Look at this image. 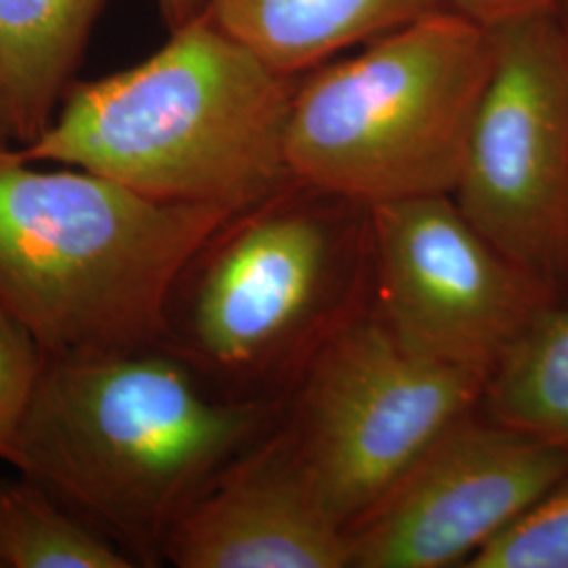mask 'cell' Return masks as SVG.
<instances>
[{"label":"cell","mask_w":568,"mask_h":568,"mask_svg":"<svg viewBox=\"0 0 568 568\" xmlns=\"http://www.w3.org/2000/svg\"><path fill=\"white\" fill-rule=\"evenodd\" d=\"M453 194L487 241L568 302V23L546 2L497 23Z\"/></svg>","instance_id":"5"},{"label":"cell","mask_w":568,"mask_h":568,"mask_svg":"<svg viewBox=\"0 0 568 568\" xmlns=\"http://www.w3.org/2000/svg\"><path fill=\"white\" fill-rule=\"evenodd\" d=\"M476 410L448 426L349 525L352 568L466 567L567 480L565 448Z\"/></svg>","instance_id":"8"},{"label":"cell","mask_w":568,"mask_h":568,"mask_svg":"<svg viewBox=\"0 0 568 568\" xmlns=\"http://www.w3.org/2000/svg\"><path fill=\"white\" fill-rule=\"evenodd\" d=\"M379 316L415 354L488 382L535 316L558 300L487 241L453 196L365 209Z\"/></svg>","instance_id":"7"},{"label":"cell","mask_w":568,"mask_h":568,"mask_svg":"<svg viewBox=\"0 0 568 568\" xmlns=\"http://www.w3.org/2000/svg\"><path fill=\"white\" fill-rule=\"evenodd\" d=\"M234 213L171 203L0 142V305L47 356L142 349L171 295Z\"/></svg>","instance_id":"3"},{"label":"cell","mask_w":568,"mask_h":568,"mask_svg":"<svg viewBox=\"0 0 568 568\" xmlns=\"http://www.w3.org/2000/svg\"><path fill=\"white\" fill-rule=\"evenodd\" d=\"M206 0H159L161 13L171 30L180 28L185 21L196 18L204 9Z\"/></svg>","instance_id":"18"},{"label":"cell","mask_w":568,"mask_h":568,"mask_svg":"<svg viewBox=\"0 0 568 568\" xmlns=\"http://www.w3.org/2000/svg\"><path fill=\"white\" fill-rule=\"evenodd\" d=\"M483 413L568 453V302L544 307L488 377Z\"/></svg>","instance_id":"13"},{"label":"cell","mask_w":568,"mask_h":568,"mask_svg":"<svg viewBox=\"0 0 568 568\" xmlns=\"http://www.w3.org/2000/svg\"><path fill=\"white\" fill-rule=\"evenodd\" d=\"M291 185L232 217L203 251L190 335L211 365H270L302 339L331 297L335 224L321 206L288 201Z\"/></svg>","instance_id":"9"},{"label":"cell","mask_w":568,"mask_h":568,"mask_svg":"<svg viewBox=\"0 0 568 568\" xmlns=\"http://www.w3.org/2000/svg\"><path fill=\"white\" fill-rule=\"evenodd\" d=\"M493 68V34L447 7L297 79L291 182L361 209L453 196Z\"/></svg>","instance_id":"4"},{"label":"cell","mask_w":568,"mask_h":568,"mask_svg":"<svg viewBox=\"0 0 568 568\" xmlns=\"http://www.w3.org/2000/svg\"><path fill=\"white\" fill-rule=\"evenodd\" d=\"M295 84L203 9L148 60L72 89L18 152L239 215L293 183L284 140Z\"/></svg>","instance_id":"1"},{"label":"cell","mask_w":568,"mask_h":568,"mask_svg":"<svg viewBox=\"0 0 568 568\" xmlns=\"http://www.w3.org/2000/svg\"><path fill=\"white\" fill-rule=\"evenodd\" d=\"M551 2H554V7L560 11V16H562L568 23V0H551Z\"/></svg>","instance_id":"19"},{"label":"cell","mask_w":568,"mask_h":568,"mask_svg":"<svg viewBox=\"0 0 568 568\" xmlns=\"http://www.w3.org/2000/svg\"><path fill=\"white\" fill-rule=\"evenodd\" d=\"M42 363L44 352L32 333L0 305V462H13Z\"/></svg>","instance_id":"16"},{"label":"cell","mask_w":568,"mask_h":568,"mask_svg":"<svg viewBox=\"0 0 568 568\" xmlns=\"http://www.w3.org/2000/svg\"><path fill=\"white\" fill-rule=\"evenodd\" d=\"M105 0H0V126L21 145L41 138Z\"/></svg>","instance_id":"12"},{"label":"cell","mask_w":568,"mask_h":568,"mask_svg":"<svg viewBox=\"0 0 568 568\" xmlns=\"http://www.w3.org/2000/svg\"><path fill=\"white\" fill-rule=\"evenodd\" d=\"M443 7L440 0H206L234 41L300 79L339 51L363 47Z\"/></svg>","instance_id":"11"},{"label":"cell","mask_w":568,"mask_h":568,"mask_svg":"<svg viewBox=\"0 0 568 568\" xmlns=\"http://www.w3.org/2000/svg\"><path fill=\"white\" fill-rule=\"evenodd\" d=\"M469 568H568V478L480 549Z\"/></svg>","instance_id":"15"},{"label":"cell","mask_w":568,"mask_h":568,"mask_svg":"<svg viewBox=\"0 0 568 568\" xmlns=\"http://www.w3.org/2000/svg\"><path fill=\"white\" fill-rule=\"evenodd\" d=\"M2 138H4V131H2V126H0V142H2Z\"/></svg>","instance_id":"20"},{"label":"cell","mask_w":568,"mask_h":568,"mask_svg":"<svg viewBox=\"0 0 568 568\" xmlns=\"http://www.w3.org/2000/svg\"><path fill=\"white\" fill-rule=\"evenodd\" d=\"M265 408L222 403L150 347L47 356L11 466L138 551L255 438Z\"/></svg>","instance_id":"2"},{"label":"cell","mask_w":568,"mask_h":568,"mask_svg":"<svg viewBox=\"0 0 568 568\" xmlns=\"http://www.w3.org/2000/svg\"><path fill=\"white\" fill-rule=\"evenodd\" d=\"M161 549L180 568H352L347 527L291 432L236 455L175 518Z\"/></svg>","instance_id":"10"},{"label":"cell","mask_w":568,"mask_h":568,"mask_svg":"<svg viewBox=\"0 0 568 568\" xmlns=\"http://www.w3.org/2000/svg\"><path fill=\"white\" fill-rule=\"evenodd\" d=\"M485 386L480 375L408 349L379 314L361 316L318 347L291 434L349 528L448 426L480 408Z\"/></svg>","instance_id":"6"},{"label":"cell","mask_w":568,"mask_h":568,"mask_svg":"<svg viewBox=\"0 0 568 568\" xmlns=\"http://www.w3.org/2000/svg\"><path fill=\"white\" fill-rule=\"evenodd\" d=\"M61 504L30 478L0 485V568L135 567L126 551Z\"/></svg>","instance_id":"14"},{"label":"cell","mask_w":568,"mask_h":568,"mask_svg":"<svg viewBox=\"0 0 568 568\" xmlns=\"http://www.w3.org/2000/svg\"><path fill=\"white\" fill-rule=\"evenodd\" d=\"M443 7L493 28L551 0H440Z\"/></svg>","instance_id":"17"}]
</instances>
